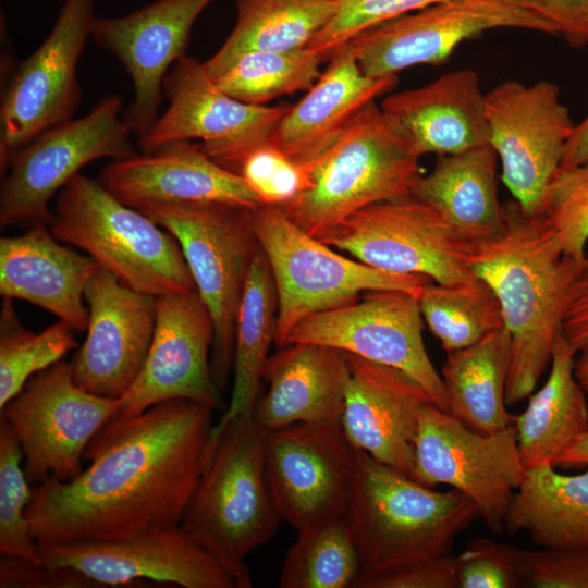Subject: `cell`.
<instances>
[{
	"label": "cell",
	"mask_w": 588,
	"mask_h": 588,
	"mask_svg": "<svg viewBox=\"0 0 588 588\" xmlns=\"http://www.w3.org/2000/svg\"><path fill=\"white\" fill-rule=\"evenodd\" d=\"M266 468L280 517L298 531L344 514L355 450L341 426L293 424L267 432Z\"/></svg>",
	"instance_id": "20"
},
{
	"label": "cell",
	"mask_w": 588,
	"mask_h": 588,
	"mask_svg": "<svg viewBox=\"0 0 588 588\" xmlns=\"http://www.w3.org/2000/svg\"><path fill=\"white\" fill-rule=\"evenodd\" d=\"M526 475L514 426L483 434L434 403L421 408L412 478L432 488L448 485L465 494L492 532L504 531L510 502Z\"/></svg>",
	"instance_id": "12"
},
{
	"label": "cell",
	"mask_w": 588,
	"mask_h": 588,
	"mask_svg": "<svg viewBox=\"0 0 588 588\" xmlns=\"http://www.w3.org/2000/svg\"><path fill=\"white\" fill-rule=\"evenodd\" d=\"M562 335L576 352L588 347V310L564 315Z\"/></svg>",
	"instance_id": "49"
},
{
	"label": "cell",
	"mask_w": 588,
	"mask_h": 588,
	"mask_svg": "<svg viewBox=\"0 0 588 588\" xmlns=\"http://www.w3.org/2000/svg\"><path fill=\"white\" fill-rule=\"evenodd\" d=\"M318 238L379 270L442 285L479 281L469 266L476 242L413 194L365 207Z\"/></svg>",
	"instance_id": "9"
},
{
	"label": "cell",
	"mask_w": 588,
	"mask_h": 588,
	"mask_svg": "<svg viewBox=\"0 0 588 588\" xmlns=\"http://www.w3.org/2000/svg\"><path fill=\"white\" fill-rule=\"evenodd\" d=\"M441 0H334V13L307 47L326 59L363 30Z\"/></svg>",
	"instance_id": "41"
},
{
	"label": "cell",
	"mask_w": 588,
	"mask_h": 588,
	"mask_svg": "<svg viewBox=\"0 0 588 588\" xmlns=\"http://www.w3.org/2000/svg\"><path fill=\"white\" fill-rule=\"evenodd\" d=\"M75 329L59 320L39 333L20 321L13 299L4 298L0 310V408L17 395L36 373L61 362L77 346Z\"/></svg>",
	"instance_id": "38"
},
{
	"label": "cell",
	"mask_w": 588,
	"mask_h": 588,
	"mask_svg": "<svg viewBox=\"0 0 588 588\" xmlns=\"http://www.w3.org/2000/svg\"><path fill=\"white\" fill-rule=\"evenodd\" d=\"M119 399L77 385L71 363L59 362L33 376L0 408L23 452L28 481L69 480L82 471L83 454L114 416Z\"/></svg>",
	"instance_id": "14"
},
{
	"label": "cell",
	"mask_w": 588,
	"mask_h": 588,
	"mask_svg": "<svg viewBox=\"0 0 588 588\" xmlns=\"http://www.w3.org/2000/svg\"><path fill=\"white\" fill-rule=\"evenodd\" d=\"M341 429L355 451L412 477L421 408L433 403L406 373L348 354Z\"/></svg>",
	"instance_id": "24"
},
{
	"label": "cell",
	"mask_w": 588,
	"mask_h": 588,
	"mask_svg": "<svg viewBox=\"0 0 588 588\" xmlns=\"http://www.w3.org/2000/svg\"><path fill=\"white\" fill-rule=\"evenodd\" d=\"M520 576L530 588H588V544L520 549Z\"/></svg>",
	"instance_id": "44"
},
{
	"label": "cell",
	"mask_w": 588,
	"mask_h": 588,
	"mask_svg": "<svg viewBox=\"0 0 588 588\" xmlns=\"http://www.w3.org/2000/svg\"><path fill=\"white\" fill-rule=\"evenodd\" d=\"M333 13L334 0H236L231 34L203 65L215 78L244 52L307 47Z\"/></svg>",
	"instance_id": "34"
},
{
	"label": "cell",
	"mask_w": 588,
	"mask_h": 588,
	"mask_svg": "<svg viewBox=\"0 0 588 588\" xmlns=\"http://www.w3.org/2000/svg\"><path fill=\"white\" fill-rule=\"evenodd\" d=\"M362 571L359 555L343 515L310 524L297 531L287 551L280 588L352 587Z\"/></svg>",
	"instance_id": "35"
},
{
	"label": "cell",
	"mask_w": 588,
	"mask_h": 588,
	"mask_svg": "<svg viewBox=\"0 0 588 588\" xmlns=\"http://www.w3.org/2000/svg\"><path fill=\"white\" fill-rule=\"evenodd\" d=\"M179 242L213 323L211 373L221 392L233 371L236 319L259 249L248 209L220 204L146 205L136 209Z\"/></svg>",
	"instance_id": "8"
},
{
	"label": "cell",
	"mask_w": 588,
	"mask_h": 588,
	"mask_svg": "<svg viewBox=\"0 0 588 588\" xmlns=\"http://www.w3.org/2000/svg\"><path fill=\"white\" fill-rule=\"evenodd\" d=\"M588 464V430L574 440L554 461V466Z\"/></svg>",
	"instance_id": "51"
},
{
	"label": "cell",
	"mask_w": 588,
	"mask_h": 588,
	"mask_svg": "<svg viewBox=\"0 0 588 588\" xmlns=\"http://www.w3.org/2000/svg\"><path fill=\"white\" fill-rule=\"evenodd\" d=\"M248 218L274 281L278 347L305 318L353 303L365 292L400 290L419 296L433 282L346 258L294 224L278 206L262 204L248 209Z\"/></svg>",
	"instance_id": "7"
},
{
	"label": "cell",
	"mask_w": 588,
	"mask_h": 588,
	"mask_svg": "<svg viewBox=\"0 0 588 588\" xmlns=\"http://www.w3.org/2000/svg\"><path fill=\"white\" fill-rule=\"evenodd\" d=\"M504 530L527 532L540 548L588 544V469L563 475L554 465L527 469L504 517Z\"/></svg>",
	"instance_id": "31"
},
{
	"label": "cell",
	"mask_w": 588,
	"mask_h": 588,
	"mask_svg": "<svg viewBox=\"0 0 588 588\" xmlns=\"http://www.w3.org/2000/svg\"><path fill=\"white\" fill-rule=\"evenodd\" d=\"M58 241L46 222L1 237L0 294L41 307L76 331L86 330L85 287L100 266Z\"/></svg>",
	"instance_id": "26"
},
{
	"label": "cell",
	"mask_w": 588,
	"mask_h": 588,
	"mask_svg": "<svg viewBox=\"0 0 588 588\" xmlns=\"http://www.w3.org/2000/svg\"><path fill=\"white\" fill-rule=\"evenodd\" d=\"M497 160L489 144L437 156L432 170L418 179L413 195L434 207L473 241L491 237L505 224Z\"/></svg>",
	"instance_id": "29"
},
{
	"label": "cell",
	"mask_w": 588,
	"mask_h": 588,
	"mask_svg": "<svg viewBox=\"0 0 588 588\" xmlns=\"http://www.w3.org/2000/svg\"><path fill=\"white\" fill-rule=\"evenodd\" d=\"M420 156L376 102L306 168L310 186L278 206L306 233L320 236L370 205L413 194Z\"/></svg>",
	"instance_id": "6"
},
{
	"label": "cell",
	"mask_w": 588,
	"mask_h": 588,
	"mask_svg": "<svg viewBox=\"0 0 588 588\" xmlns=\"http://www.w3.org/2000/svg\"><path fill=\"white\" fill-rule=\"evenodd\" d=\"M212 342V318L197 291L158 296L146 359L114 415L140 413L175 399L225 411L211 373Z\"/></svg>",
	"instance_id": "19"
},
{
	"label": "cell",
	"mask_w": 588,
	"mask_h": 588,
	"mask_svg": "<svg viewBox=\"0 0 588 588\" xmlns=\"http://www.w3.org/2000/svg\"><path fill=\"white\" fill-rule=\"evenodd\" d=\"M497 28L554 36L549 24L514 0H441L367 28L344 45L366 75L385 77L444 62L461 42Z\"/></svg>",
	"instance_id": "16"
},
{
	"label": "cell",
	"mask_w": 588,
	"mask_h": 588,
	"mask_svg": "<svg viewBox=\"0 0 588 588\" xmlns=\"http://www.w3.org/2000/svg\"><path fill=\"white\" fill-rule=\"evenodd\" d=\"M396 84L397 75H366L350 48L343 45L331 53L328 66L304 97L286 107L270 145L307 167L352 126L369 103Z\"/></svg>",
	"instance_id": "25"
},
{
	"label": "cell",
	"mask_w": 588,
	"mask_h": 588,
	"mask_svg": "<svg viewBox=\"0 0 588 588\" xmlns=\"http://www.w3.org/2000/svg\"><path fill=\"white\" fill-rule=\"evenodd\" d=\"M588 161V115L573 131L565 144L561 170H568Z\"/></svg>",
	"instance_id": "48"
},
{
	"label": "cell",
	"mask_w": 588,
	"mask_h": 588,
	"mask_svg": "<svg viewBox=\"0 0 588 588\" xmlns=\"http://www.w3.org/2000/svg\"><path fill=\"white\" fill-rule=\"evenodd\" d=\"M53 236L94 258L124 285L155 297L196 291L177 240L82 173L57 194L47 221Z\"/></svg>",
	"instance_id": "5"
},
{
	"label": "cell",
	"mask_w": 588,
	"mask_h": 588,
	"mask_svg": "<svg viewBox=\"0 0 588 588\" xmlns=\"http://www.w3.org/2000/svg\"><path fill=\"white\" fill-rule=\"evenodd\" d=\"M488 144L501 163V180L528 215L543 213L573 131L560 88L550 81H504L486 93Z\"/></svg>",
	"instance_id": "13"
},
{
	"label": "cell",
	"mask_w": 588,
	"mask_h": 588,
	"mask_svg": "<svg viewBox=\"0 0 588 588\" xmlns=\"http://www.w3.org/2000/svg\"><path fill=\"white\" fill-rule=\"evenodd\" d=\"M354 588H458L456 555L414 561L382 571L362 569Z\"/></svg>",
	"instance_id": "45"
},
{
	"label": "cell",
	"mask_w": 588,
	"mask_h": 588,
	"mask_svg": "<svg viewBox=\"0 0 588 588\" xmlns=\"http://www.w3.org/2000/svg\"><path fill=\"white\" fill-rule=\"evenodd\" d=\"M277 308L273 277L259 246L247 273L236 319L231 401L211 430L206 462L223 429L235 418L253 414L268 350L274 342Z\"/></svg>",
	"instance_id": "33"
},
{
	"label": "cell",
	"mask_w": 588,
	"mask_h": 588,
	"mask_svg": "<svg viewBox=\"0 0 588 588\" xmlns=\"http://www.w3.org/2000/svg\"><path fill=\"white\" fill-rule=\"evenodd\" d=\"M98 181L120 201L146 205L220 204L254 209L262 203L245 180L213 161L192 140L112 160Z\"/></svg>",
	"instance_id": "23"
},
{
	"label": "cell",
	"mask_w": 588,
	"mask_h": 588,
	"mask_svg": "<svg viewBox=\"0 0 588 588\" xmlns=\"http://www.w3.org/2000/svg\"><path fill=\"white\" fill-rule=\"evenodd\" d=\"M505 224L477 241L470 270L495 296L511 347L507 405L527 399L550 366L579 264L564 255L543 213L504 203Z\"/></svg>",
	"instance_id": "2"
},
{
	"label": "cell",
	"mask_w": 588,
	"mask_h": 588,
	"mask_svg": "<svg viewBox=\"0 0 588 588\" xmlns=\"http://www.w3.org/2000/svg\"><path fill=\"white\" fill-rule=\"evenodd\" d=\"M326 58L309 47L294 50H253L238 56L216 85L232 98L254 106L307 91L319 78Z\"/></svg>",
	"instance_id": "36"
},
{
	"label": "cell",
	"mask_w": 588,
	"mask_h": 588,
	"mask_svg": "<svg viewBox=\"0 0 588 588\" xmlns=\"http://www.w3.org/2000/svg\"><path fill=\"white\" fill-rule=\"evenodd\" d=\"M585 310H588V256L579 265L571 285L564 315Z\"/></svg>",
	"instance_id": "50"
},
{
	"label": "cell",
	"mask_w": 588,
	"mask_h": 588,
	"mask_svg": "<svg viewBox=\"0 0 588 588\" xmlns=\"http://www.w3.org/2000/svg\"><path fill=\"white\" fill-rule=\"evenodd\" d=\"M162 88L168 107L148 133L137 139L140 152L199 139L213 161L235 173L250 152L270 144L286 110L232 98L216 85L203 63L186 54L167 73Z\"/></svg>",
	"instance_id": "15"
},
{
	"label": "cell",
	"mask_w": 588,
	"mask_h": 588,
	"mask_svg": "<svg viewBox=\"0 0 588 588\" xmlns=\"http://www.w3.org/2000/svg\"><path fill=\"white\" fill-rule=\"evenodd\" d=\"M266 437L252 415L223 429L180 524L236 588L252 587L245 559L275 535L282 519L267 477Z\"/></svg>",
	"instance_id": "4"
},
{
	"label": "cell",
	"mask_w": 588,
	"mask_h": 588,
	"mask_svg": "<svg viewBox=\"0 0 588 588\" xmlns=\"http://www.w3.org/2000/svg\"><path fill=\"white\" fill-rule=\"evenodd\" d=\"M122 106L120 96H107L84 117L46 131L16 151L0 185L1 224L47 223L50 200L85 166L136 155Z\"/></svg>",
	"instance_id": "10"
},
{
	"label": "cell",
	"mask_w": 588,
	"mask_h": 588,
	"mask_svg": "<svg viewBox=\"0 0 588 588\" xmlns=\"http://www.w3.org/2000/svg\"><path fill=\"white\" fill-rule=\"evenodd\" d=\"M543 215L564 255L580 265L588 243V161L559 172L549 188Z\"/></svg>",
	"instance_id": "40"
},
{
	"label": "cell",
	"mask_w": 588,
	"mask_h": 588,
	"mask_svg": "<svg viewBox=\"0 0 588 588\" xmlns=\"http://www.w3.org/2000/svg\"><path fill=\"white\" fill-rule=\"evenodd\" d=\"M574 373L588 396V347L577 352L574 362Z\"/></svg>",
	"instance_id": "52"
},
{
	"label": "cell",
	"mask_w": 588,
	"mask_h": 588,
	"mask_svg": "<svg viewBox=\"0 0 588 588\" xmlns=\"http://www.w3.org/2000/svg\"><path fill=\"white\" fill-rule=\"evenodd\" d=\"M96 0H63L41 45L13 66L1 93L0 169L46 131L73 119L81 99L77 64L91 37Z\"/></svg>",
	"instance_id": "11"
},
{
	"label": "cell",
	"mask_w": 588,
	"mask_h": 588,
	"mask_svg": "<svg viewBox=\"0 0 588 588\" xmlns=\"http://www.w3.org/2000/svg\"><path fill=\"white\" fill-rule=\"evenodd\" d=\"M348 377L346 353L316 343H290L269 356L268 392L253 411L266 432L293 424L341 426Z\"/></svg>",
	"instance_id": "28"
},
{
	"label": "cell",
	"mask_w": 588,
	"mask_h": 588,
	"mask_svg": "<svg viewBox=\"0 0 588 588\" xmlns=\"http://www.w3.org/2000/svg\"><path fill=\"white\" fill-rule=\"evenodd\" d=\"M422 319L446 353L465 348L503 327L499 303L482 282L427 284L418 296Z\"/></svg>",
	"instance_id": "37"
},
{
	"label": "cell",
	"mask_w": 588,
	"mask_h": 588,
	"mask_svg": "<svg viewBox=\"0 0 588 588\" xmlns=\"http://www.w3.org/2000/svg\"><path fill=\"white\" fill-rule=\"evenodd\" d=\"M213 0H157L117 17L96 16L91 38L128 73L133 101L124 114L137 139L158 119L163 79L185 56L192 28Z\"/></svg>",
	"instance_id": "21"
},
{
	"label": "cell",
	"mask_w": 588,
	"mask_h": 588,
	"mask_svg": "<svg viewBox=\"0 0 588 588\" xmlns=\"http://www.w3.org/2000/svg\"><path fill=\"white\" fill-rule=\"evenodd\" d=\"M40 560L69 567L98 588L146 587L144 580L184 588H236L220 562L181 527H157L111 541L39 546Z\"/></svg>",
	"instance_id": "18"
},
{
	"label": "cell",
	"mask_w": 588,
	"mask_h": 588,
	"mask_svg": "<svg viewBox=\"0 0 588 588\" xmlns=\"http://www.w3.org/2000/svg\"><path fill=\"white\" fill-rule=\"evenodd\" d=\"M510 363V340L503 327L470 346L449 352L440 372L449 413L483 434L513 426L516 416L505 408Z\"/></svg>",
	"instance_id": "32"
},
{
	"label": "cell",
	"mask_w": 588,
	"mask_h": 588,
	"mask_svg": "<svg viewBox=\"0 0 588 588\" xmlns=\"http://www.w3.org/2000/svg\"><path fill=\"white\" fill-rule=\"evenodd\" d=\"M213 408L175 399L112 416L69 480L49 477L26 511L39 546L111 541L180 525L206 465Z\"/></svg>",
	"instance_id": "1"
},
{
	"label": "cell",
	"mask_w": 588,
	"mask_h": 588,
	"mask_svg": "<svg viewBox=\"0 0 588 588\" xmlns=\"http://www.w3.org/2000/svg\"><path fill=\"white\" fill-rule=\"evenodd\" d=\"M576 354L561 334L547 381L528 396L525 411L515 417L517 448L526 469L554 465L556 457L588 430V396L574 373Z\"/></svg>",
	"instance_id": "30"
},
{
	"label": "cell",
	"mask_w": 588,
	"mask_h": 588,
	"mask_svg": "<svg viewBox=\"0 0 588 588\" xmlns=\"http://www.w3.org/2000/svg\"><path fill=\"white\" fill-rule=\"evenodd\" d=\"M422 329L418 296L400 290H373L353 303L305 318L292 329L284 345L322 344L393 367L449 412L443 381L427 353Z\"/></svg>",
	"instance_id": "17"
},
{
	"label": "cell",
	"mask_w": 588,
	"mask_h": 588,
	"mask_svg": "<svg viewBox=\"0 0 588 588\" xmlns=\"http://www.w3.org/2000/svg\"><path fill=\"white\" fill-rule=\"evenodd\" d=\"M1 588H98V586L75 569L52 567L25 559L1 558Z\"/></svg>",
	"instance_id": "46"
},
{
	"label": "cell",
	"mask_w": 588,
	"mask_h": 588,
	"mask_svg": "<svg viewBox=\"0 0 588 588\" xmlns=\"http://www.w3.org/2000/svg\"><path fill=\"white\" fill-rule=\"evenodd\" d=\"M380 107L421 157L452 155L488 144L486 93L471 69L384 97Z\"/></svg>",
	"instance_id": "27"
},
{
	"label": "cell",
	"mask_w": 588,
	"mask_h": 588,
	"mask_svg": "<svg viewBox=\"0 0 588 588\" xmlns=\"http://www.w3.org/2000/svg\"><path fill=\"white\" fill-rule=\"evenodd\" d=\"M87 335L70 362L84 390L120 399L146 359L156 324L157 297L137 292L99 267L85 287Z\"/></svg>",
	"instance_id": "22"
},
{
	"label": "cell",
	"mask_w": 588,
	"mask_h": 588,
	"mask_svg": "<svg viewBox=\"0 0 588 588\" xmlns=\"http://www.w3.org/2000/svg\"><path fill=\"white\" fill-rule=\"evenodd\" d=\"M237 173L265 205L282 206L310 186L307 168L270 144L250 152Z\"/></svg>",
	"instance_id": "42"
},
{
	"label": "cell",
	"mask_w": 588,
	"mask_h": 588,
	"mask_svg": "<svg viewBox=\"0 0 588 588\" xmlns=\"http://www.w3.org/2000/svg\"><path fill=\"white\" fill-rule=\"evenodd\" d=\"M344 519L362 569L382 571L451 553L455 538L479 517L462 492H440L364 451H355V473Z\"/></svg>",
	"instance_id": "3"
},
{
	"label": "cell",
	"mask_w": 588,
	"mask_h": 588,
	"mask_svg": "<svg viewBox=\"0 0 588 588\" xmlns=\"http://www.w3.org/2000/svg\"><path fill=\"white\" fill-rule=\"evenodd\" d=\"M537 14L569 47L588 46V0H514Z\"/></svg>",
	"instance_id": "47"
},
{
	"label": "cell",
	"mask_w": 588,
	"mask_h": 588,
	"mask_svg": "<svg viewBox=\"0 0 588 588\" xmlns=\"http://www.w3.org/2000/svg\"><path fill=\"white\" fill-rule=\"evenodd\" d=\"M458 588L522 586L520 549L485 538L473 539L456 555Z\"/></svg>",
	"instance_id": "43"
},
{
	"label": "cell",
	"mask_w": 588,
	"mask_h": 588,
	"mask_svg": "<svg viewBox=\"0 0 588 588\" xmlns=\"http://www.w3.org/2000/svg\"><path fill=\"white\" fill-rule=\"evenodd\" d=\"M22 460L23 452L15 434L0 417V556L38 562L39 544L26 517L33 489Z\"/></svg>",
	"instance_id": "39"
}]
</instances>
